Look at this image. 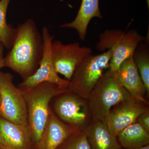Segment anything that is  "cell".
<instances>
[{"label": "cell", "instance_id": "1", "mask_svg": "<svg viewBox=\"0 0 149 149\" xmlns=\"http://www.w3.org/2000/svg\"><path fill=\"white\" fill-rule=\"evenodd\" d=\"M10 50L5 57V66L24 79L38 68L43 52L42 35L34 20L29 19L15 28Z\"/></svg>", "mask_w": 149, "mask_h": 149}, {"label": "cell", "instance_id": "2", "mask_svg": "<svg viewBox=\"0 0 149 149\" xmlns=\"http://www.w3.org/2000/svg\"><path fill=\"white\" fill-rule=\"evenodd\" d=\"M27 105L28 125L32 141H40L49 116V103L54 97L68 91L49 83L29 88H20Z\"/></svg>", "mask_w": 149, "mask_h": 149}, {"label": "cell", "instance_id": "3", "mask_svg": "<svg viewBox=\"0 0 149 149\" xmlns=\"http://www.w3.org/2000/svg\"><path fill=\"white\" fill-rule=\"evenodd\" d=\"M131 97L118 80L116 71L108 68L91 91L88 99L93 120L105 123L112 108Z\"/></svg>", "mask_w": 149, "mask_h": 149}, {"label": "cell", "instance_id": "4", "mask_svg": "<svg viewBox=\"0 0 149 149\" xmlns=\"http://www.w3.org/2000/svg\"><path fill=\"white\" fill-rule=\"evenodd\" d=\"M112 55L111 51L109 50L100 54L90 55L84 59L72 74L68 90L88 100L104 70L109 68Z\"/></svg>", "mask_w": 149, "mask_h": 149}, {"label": "cell", "instance_id": "5", "mask_svg": "<svg viewBox=\"0 0 149 149\" xmlns=\"http://www.w3.org/2000/svg\"><path fill=\"white\" fill-rule=\"evenodd\" d=\"M145 38L134 29L127 32L108 29L100 35L96 47L102 52L111 51L112 55L109 69L116 71L120 64L133 55L137 46Z\"/></svg>", "mask_w": 149, "mask_h": 149}, {"label": "cell", "instance_id": "6", "mask_svg": "<svg viewBox=\"0 0 149 149\" xmlns=\"http://www.w3.org/2000/svg\"><path fill=\"white\" fill-rule=\"evenodd\" d=\"M57 97L54 106L57 116L68 125L84 131L93 120L88 99L69 90Z\"/></svg>", "mask_w": 149, "mask_h": 149}, {"label": "cell", "instance_id": "7", "mask_svg": "<svg viewBox=\"0 0 149 149\" xmlns=\"http://www.w3.org/2000/svg\"><path fill=\"white\" fill-rule=\"evenodd\" d=\"M10 73L0 72V117L17 124L28 125L27 105L22 91L13 83Z\"/></svg>", "mask_w": 149, "mask_h": 149}, {"label": "cell", "instance_id": "8", "mask_svg": "<svg viewBox=\"0 0 149 149\" xmlns=\"http://www.w3.org/2000/svg\"><path fill=\"white\" fill-rule=\"evenodd\" d=\"M43 44L42 56L39 66L35 73L24 79L19 85L20 88H33L43 83H49L58 85L64 90L68 89L70 82L59 76L54 68L52 57V44L54 36L48 28L43 27L42 31Z\"/></svg>", "mask_w": 149, "mask_h": 149}, {"label": "cell", "instance_id": "9", "mask_svg": "<svg viewBox=\"0 0 149 149\" xmlns=\"http://www.w3.org/2000/svg\"><path fill=\"white\" fill-rule=\"evenodd\" d=\"M91 54V48L81 47L78 42L64 45L58 40H53L52 43V60L55 70L68 81L78 65Z\"/></svg>", "mask_w": 149, "mask_h": 149}, {"label": "cell", "instance_id": "10", "mask_svg": "<svg viewBox=\"0 0 149 149\" xmlns=\"http://www.w3.org/2000/svg\"><path fill=\"white\" fill-rule=\"evenodd\" d=\"M149 104L131 97L112 108L105 123L111 132L117 137L124 128L137 122L142 113L149 110Z\"/></svg>", "mask_w": 149, "mask_h": 149}, {"label": "cell", "instance_id": "11", "mask_svg": "<svg viewBox=\"0 0 149 149\" xmlns=\"http://www.w3.org/2000/svg\"><path fill=\"white\" fill-rule=\"evenodd\" d=\"M79 130L63 122L51 111L37 149H57L66 139Z\"/></svg>", "mask_w": 149, "mask_h": 149}, {"label": "cell", "instance_id": "12", "mask_svg": "<svg viewBox=\"0 0 149 149\" xmlns=\"http://www.w3.org/2000/svg\"><path fill=\"white\" fill-rule=\"evenodd\" d=\"M32 139L28 125L0 117V149H30Z\"/></svg>", "mask_w": 149, "mask_h": 149}, {"label": "cell", "instance_id": "13", "mask_svg": "<svg viewBox=\"0 0 149 149\" xmlns=\"http://www.w3.org/2000/svg\"><path fill=\"white\" fill-rule=\"evenodd\" d=\"M116 73L120 83L132 97L149 104L145 97L146 89L133 61V55L120 64Z\"/></svg>", "mask_w": 149, "mask_h": 149}, {"label": "cell", "instance_id": "14", "mask_svg": "<svg viewBox=\"0 0 149 149\" xmlns=\"http://www.w3.org/2000/svg\"><path fill=\"white\" fill-rule=\"evenodd\" d=\"M84 131L91 149L121 148L117 137L103 121L92 120Z\"/></svg>", "mask_w": 149, "mask_h": 149}, {"label": "cell", "instance_id": "15", "mask_svg": "<svg viewBox=\"0 0 149 149\" xmlns=\"http://www.w3.org/2000/svg\"><path fill=\"white\" fill-rule=\"evenodd\" d=\"M94 17L102 18L99 7V0H82L80 8L74 20L62 24L60 27L75 29L80 40H84L89 23Z\"/></svg>", "mask_w": 149, "mask_h": 149}, {"label": "cell", "instance_id": "16", "mask_svg": "<svg viewBox=\"0 0 149 149\" xmlns=\"http://www.w3.org/2000/svg\"><path fill=\"white\" fill-rule=\"evenodd\" d=\"M121 148L133 149L149 144V133L138 122L128 125L117 137Z\"/></svg>", "mask_w": 149, "mask_h": 149}, {"label": "cell", "instance_id": "17", "mask_svg": "<svg viewBox=\"0 0 149 149\" xmlns=\"http://www.w3.org/2000/svg\"><path fill=\"white\" fill-rule=\"evenodd\" d=\"M149 36L139 43L133 54V58L147 91L149 94Z\"/></svg>", "mask_w": 149, "mask_h": 149}, {"label": "cell", "instance_id": "18", "mask_svg": "<svg viewBox=\"0 0 149 149\" xmlns=\"http://www.w3.org/2000/svg\"><path fill=\"white\" fill-rule=\"evenodd\" d=\"M11 0H0V42L4 47L10 48L15 34V29L7 22L8 8Z\"/></svg>", "mask_w": 149, "mask_h": 149}, {"label": "cell", "instance_id": "19", "mask_svg": "<svg viewBox=\"0 0 149 149\" xmlns=\"http://www.w3.org/2000/svg\"><path fill=\"white\" fill-rule=\"evenodd\" d=\"M57 149H91V148L85 131H80L70 136Z\"/></svg>", "mask_w": 149, "mask_h": 149}, {"label": "cell", "instance_id": "20", "mask_svg": "<svg viewBox=\"0 0 149 149\" xmlns=\"http://www.w3.org/2000/svg\"><path fill=\"white\" fill-rule=\"evenodd\" d=\"M137 122L149 133V110L142 113L138 118Z\"/></svg>", "mask_w": 149, "mask_h": 149}, {"label": "cell", "instance_id": "21", "mask_svg": "<svg viewBox=\"0 0 149 149\" xmlns=\"http://www.w3.org/2000/svg\"><path fill=\"white\" fill-rule=\"evenodd\" d=\"M3 45L0 42V72L2 68L5 66V57L3 55Z\"/></svg>", "mask_w": 149, "mask_h": 149}, {"label": "cell", "instance_id": "22", "mask_svg": "<svg viewBox=\"0 0 149 149\" xmlns=\"http://www.w3.org/2000/svg\"><path fill=\"white\" fill-rule=\"evenodd\" d=\"M120 149H149V145H146V146H144L140 147V148H133V149H125L121 148Z\"/></svg>", "mask_w": 149, "mask_h": 149}, {"label": "cell", "instance_id": "23", "mask_svg": "<svg viewBox=\"0 0 149 149\" xmlns=\"http://www.w3.org/2000/svg\"><path fill=\"white\" fill-rule=\"evenodd\" d=\"M0 106H1V95H0Z\"/></svg>", "mask_w": 149, "mask_h": 149}]
</instances>
